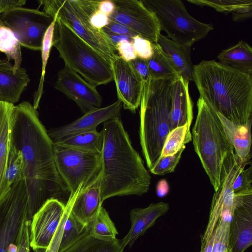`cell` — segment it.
I'll use <instances>...</instances> for the list:
<instances>
[{"instance_id":"obj_11","label":"cell","mask_w":252,"mask_h":252,"mask_svg":"<svg viewBox=\"0 0 252 252\" xmlns=\"http://www.w3.org/2000/svg\"><path fill=\"white\" fill-rule=\"evenodd\" d=\"M0 20L12 30L21 46L40 51L45 33L54 18L38 9L18 7L0 14Z\"/></svg>"},{"instance_id":"obj_22","label":"cell","mask_w":252,"mask_h":252,"mask_svg":"<svg viewBox=\"0 0 252 252\" xmlns=\"http://www.w3.org/2000/svg\"><path fill=\"white\" fill-rule=\"evenodd\" d=\"M216 113L239 160L246 164L251 163L252 120L245 125H238Z\"/></svg>"},{"instance_id":"obj_1","label":"cell","mask_w":252,"mask_h":252,"mask_svg":"<svg viewBox=\"0 0 252 252\" xmlns=\"http://www.w3.org/2000/svg\"><path fill=\"white\" fill-rule=\"evenodd\" d=\"M12 145L21 151L23 177L28 195V219L50 199L66 204L70 191L57 169L54 143L39 120L38 113L29 102L15 106Z\"/></svg>"},{"instance_id":"obj_41","label":"cell","mask_w":252,"mask_h":252,"mask_svg":"<svg viewBox=\"0 0 252 252\" xmlns=\"http://www.w3.org/2000/svg\"><path fill=\"white\" fill-rule=\"evenodd\" d=\"M252 189V166L244 168L234 181L233 189L234 193Z\"/></svg>"},{"instance_id":"obj_13","label":"cell","mask_w":252,"mask_h":252,"mask_svg":"<svg viewBox=\"0 0 252 252\" xmlns=\"http://www.w3.org/2000/svg\"><path fill=\"white\" fill-rule=\"evenodd\" d=\"M69 206L56 199L47 200L33 216L30 227V247L45 252Z\"/></svg>"},{"instance_id":"obj_28","label":"cell","mask_w":252,"mask_h":252,"mask_svg":"<svg viewBox=\"0 0 252 252\" xmlns=\"http://www.w3.org/2000/svg\"><path fill=\"white\" fill-rule=\"evenodd\" d=\"M124 249L118 239L101 240L94 238L88 233L62 252H123Z\"/></svg>"},{"instance_id":"obj_42","label":"cell","mask_w":252,"mask_h":252,"mask_svg":"<svg viewBox=\"0 0 252 252\" xmlns=\"http://www.w3.org/2000/svg\"><path fill=\"white\" fill-rule=\"evenodd\" d=\"M31 221L27 218L24 221L19 235L18 252H31L30 227Z\"/></svg>"},{"instance_id":"obj_4","label":"cell","mask_w":252,"mask_h":252,"mask_svg":"<svg viewBox=\"0 0 252 252\" xmlns=\"http://www.w3.org/2000/svg\"><path fill=\"white\" fill-rule=\"evenodd\" d=\"M178 76L163 80L150 79L143 83L140 104L139 137L142 153L150 170L160 156L170 132V114Z\"/></svg>"},{"instance_id":"obj_20","label":"cell","mask_w":252,"mask_h":252,"mask_svg":"<svg viewBox=\"0 0 252 252\" xmlns=\"http://www.w3.org/2000/svg\"><path fill=\"white\" fill-rule=\"evenodd\" d=\"M102 172L90 185L77 193L71 205L69 213L87 225L102 207Z\"/></svg>"},{"instance_id":"obj_27","label":"cell","mask_w":252,"mask_h":252,"mask_svg":"<svg viewBox=\"0 0 252 252\" xmlns=\"http://www.w3.org/2000/svg\"><path fill=\"white\" fill-rule=\"evenodd\" d=\"M154 53L147 61L151 79L163 80L179 75L173 64L158 43H153Z\"/></svg>"},{"instance_id":"obj_29","label":"cell","mask_w":252,"mask_h":252,"mask_svg":"<svg viewBox=\"0 0 252 252\" xmlns=\"http://www.w3.org/2000/svg\"><path fill=\"white\" fill-rule=\"evenodd\" d=\"M89 234L94 238L112 241L118 234L114 223L106 210L102 207L87 225Z\"/></svg>"},{"instance_id":"obj_43","label":"cell","mask_w":252,"mask_h":252,"mask_svg":"<svg viewBox=\"0 0 252 252\" xmlns=\"http://www.w3.org/2000/svg\"><path fill=\"white\" fill-rule=\"evenodd\" d=\"M116 51L119 56L126 62H130L137 58L133 47L132 42L128 40H123L115 46Z\"/></svg>"},{"instance_id":"obj_31","label":"cell","mask_w":252,"mask_h":252,"mask_svg":"<svg viewBox=\"0 0 252 252\" xmlns=\"http://www.w3.org/2000/svg\"><path fill=\"white\" fill-rule=\"evenodd\" d=\"M190 126L186 124L171 130L165 138L160 156L173 155L190 142Z\"/></svg>"},{"instance_id":"obj_18","label":"cell","mask_w":252,"mask_h":252,"mask_svg":"<svg viewBox=\"0 0 252 252\" xmlns=\"http://www.w3.org/2000/svg\"><path fill=\"white\" fill-rule=\"evenodd\" d=\"M15 106L0 101V202L10 188L7 182L6 172L12 145V133Z\"/></svg>"},{"instance_id":"obj_49","label":"cell","mask_w":252,"mask_h":252,"mask_svg":"<svg viewBox=\"0 0 252 252\" xmlns=\"http://www.w3.org/2000/svg\"><path fill=\"white\" fill-rule=\"evenodd\" d=\"M115 9V4L113 0H100L98 10L108 17L112 14Z\"/></svg>"},{"instance_id":"obj_48","label":"cell","mask_w":252,"mask_h":252,"mask_svg":"<svg viewBox=\"0 0 252 252\" xmlns=\"http://www.w3.org/2000/svg\"><path fill=\"white\" fill-rule=\"evenodd\" d=\"M26 0H0V15L16 7H22Z\"/></svg>"},{"instance_id":"obj_32","label":"cell","mask_w":252,"mask_h":252,"mask_svg":"<svg viewBox=\"0 0 252 252\" xmlns=\"http://www.w3.org/2000/svg\"><path fill=\"white\" fill-rule=\"evenodd\" d=\"M54 20L46 31L44 36L41 49L42 58V69L41 77L38 88L33 94V106L37 110L43 94V85L45 74L46 67L53 47L54 29L57 16L53 17Z\"/></svg>"},{"instance_id":"obj_47","label":"cell","mask_w":252,"mask_h":252,"mask_svg":"<svg viewBox=\"0 0 252 252\" xmlns=\"http://www.w3.org/2000/svg\"><path fill=\"white\" fill-rule=\"evenodd\" d=\"M109 17L98 10L91 16V25L95 29L101 30L107 26L110 22Z\"/></svg>"},{"instance_id":"obj_19","label":"cell","mask_w":252,"mask_h":252,"mask_svg":"<svg viewBox=\"0 0 252 252\" xmlns=\"http://www.w3.org/2000/svg\"><path fill=\"white\" fill-rule=\"evenodd\" d=\"M30 81L26 69L20 67L14 71L9 61L0 59V101L17 102Z\"/></svg>"},{"instance_id":"obj_51","label":"cell","mask_w":252,"mask_h":252,"mask_svg":"<svg viewBox=\"0 0 252 252\" xmlns=\"http://www.w3.org/2000/svg\"><path fill=\"white\" fill-rule=\"evenodd\" d=\"M169 191V186L167 181L162 179L158 182L156 186V193L159 197L166 195Z\"/></svg>"},{"instance_id":"obj_12","label":"cell","mask_w":252,"mask_h":252,"mask_svg":"<svg viewBox=\"0 0 252 252\" xmlns=\"http://www.w3.org/2000/svg\"><path fill=\"white\" fill-rule=\"evenodd\" d=\"M115 9L109 16L111 21L128 28L137 35L157 43L160 33L159 23L154 12L141 0H114Z\"/></svg>"},{"instance_id":"obj_6","label":"cell","mask_w":252,"mask_h":252,"mask_svg":"<svg viewBox=\"0 0 252 252\" xmlns=\"http://www.w3.org/2000/svg\"><path fill=\"white\" fill-rule=\"evenodd\" d=\"M53 46L59 52L65 65L94 86L106 85L113 80L111 61L57 17Z\"/></svg>"},{"instance_id":"obj_37","label":"cell","mask_w":252,"mask_h":252,"mask_svg":"<svg viewBox=\"0 0 252 252\" xmlns=\"http://www.w3.org/2000/svg\"><path fill=\"white\" fill-rule=\"evenodd\" d=\"M131 227L127 235L120 241L124 249L128 245L130 247L140 236L144 234L146 229V223L139 208L131 210L130 213Z\"/></svg>"},{"instance_id":"obj_14","label":"cell","mask_w":252,"mask_h":252,"mask_svg":"<svg viewBox=\"0 0 252 252\" xmlns=\"http://www.w3.org/2000/svg\"><path fill=\"white\" fill-rule=\"evenodd\" d=\"M252 244V189L234 193L228 252H244Z\"/></svg>"},{"instance_id":"obj_33","label":"cell","mask_w":252,"mask_h":252,"mask_svg":"<svg viewBox=\"0 0 252 252\" xmlns=\"http://www.w3.org/2000/svg\"><path fill=\"white\" fill-rule=\"evenodd\" d=\"M88 233L87 225L69 213L63 226L58 252H62L68 249Z\"/></svg>"},{"instance_id":"obj_25","label":"cell","mask_w":252,"mask_h":252,"mask_svg":"<svg viewBox=\"0 0 252 252\" xmlns=\"http://www.w3.org/2000/svg\"><path fill=\"white\" fill-rule=\"evenodd\" d=\"M189 2L200 6L212 7L223 13H231L233 20L242 22L252 17V0H189Z\"/></svg>"},{"instance_id":"obj_9","label":"cell","mask_w":252,"mask_h":252,"mask_svg":"<svg viewBox=\"0 0 252 252\" xmlns=\"http://www.w3.org/2000/svg\"><path fill=\"white\" fill-rule=\"evenodd\" d=\"M53 149L57 169L70 191V196L85 189L101 174V153L84 151L54 143Z\"/></svg>"},{"instance_id":"obj_17","label":"cell","mask_w":252,"mask_h":252,"mask_svg":"<svg viewBox=\"0 0 252 252\" xmlns=\"http://www.w3.org/2000/svg\"><path fill=\"white\" fill-rule=\"evenodd\" d=\"M122 106V103L118 99L106 107L93 109L67 125L47 131L48 135L54 143L70 135L96 130L100 123L120 117Z\"/></svg>"},{"instance_id":"obj_34","label":"cell","mask_w":252,"mask_h":252,"mask_svg":"<svg viewBox=\"0 0 252 252\" xmlns=\"http://www.w3.org/2000/svg\"><path fill=\"white\" fill-rule=\"evenodd\" d=\"M222 205L212 202L208 224L201 236V249L199 252H213L216 231L222 211Z\"/></svg>"},{"instance_id":"obj_46","label":"cell","mask_w":252,"mask_h":252,"mask_svg":"<svg viewBox=\"0 0 252 252\" xmlns=\"http://www.w3.org/2000/svg\"><path fill=\"white\" fill-rule=\"evenodd\" d=\"M69 213V211L68 210L63 217L52 240L45 252H58L59 247L63 232V226Z\"/></svg>"},{"instance_id":"obj_38","label":"cell","mask_w":252,"mask_h":252,"mask_svg":"<svg viewBox=\"0 0 252 252\" xmlns=\"http://www.w3.org/2000/svg\"><path fill=\"white\" fill-rule=\"evenodd\" d=\"M185 148L186 146L173 155L160 156L150 171L158 175H163L174 172Z\"/></svg>"},{"instance_id":"obj_35","label":"cell","mask_w":252,"mask_h":252,"mask_svg":"<svg viewBox=\"0 0 252 252\" xmlns=\"http://www.w3.org/2000/svg\"><path fill=\"white\" fill-rule=\"evenodd\" d=\"M232 214L228 210L222 211L216 231L213 252H228L229 229Z\"/></svg>"},{"instance_id":"obj_45","label":"cell","mask_w":252,"mask_h":252,"mask_svg":"<svg viewBox=\"0 0 252 252\" xmlns=\"http://www.w3.org/2000/svg\"><path fill=\"white\" fill-rule=\"evenodd\" d=\"M102 30L106 32L125 35L131 38L137 35L135 32L125 25L112 21H110V23Z\"/></svg>"},{"instance_id":"obj_3","label":"cell","mask_w":252,"mask_h":252,"mask_svg":"<svg viewBox=\"0 0 252 252\" xmlns=\"http://www.w3.org/2000/svg\"><path fill=\"white\" fill-rule=\"evenodd\" d=\"M192 81L200 97L215 112L238 125L252 120V75L204 60L193 65Z\"/></svg>"},{"instance_id":"obj_30","label":"cell","mask_w":252,"mask_h":252,"mask_svg":"<svg viewBox=\"0 0 252 252\" xmlns=\"http://www.w3.org/2000/svg\"><path fill=\"white\" fill-rule=\"evenodd\" d=\"M21 46L12 30L0 20V52L3 53L8 61L13 60V69L21 67L22 61Z\"/></svg>"},{"instance_id":"obj_26","label":"cell","mask_w":252,"mask_h":252,"mask_svg":"<svg viewBox=\"0 0 252 252\" xmlns=\"http://www.w3.org/2000/svg\"><path fill=\"white\" fill-rule=\"evenodd\" d=\"M103 143V132H98L96 130L75 133L54 142L76 149L98 154L101 152Z\"/></svg>"},{"instance_id":"obj_16","label":"cell","mask_w":252,"mask_h":252,"mask_svg":"<svg viewBox=\"0 0 252 252\" xmlns=\"http://www.w3.org/2000/svg\"><path fill=\"white\" fill-rule=\"evenodd\" d=\"M118 100L134 113L140 104L143 82L129 62L116 55L111 61Z\"/></svg>"},{"instance_id":"obj_50","label":"cell","mask_w":252,"mask_h":252,"mask_svg":"<svg viewBox=\"0 0 252 252\" xmlns=\"http://www.w3.org/2000/svg\"><path fill=\"white\" fill-rule=\"evenodd\" d=\"M109 41L112 44L115 49V46L119 42L123 40H128L132 42V38L125 35L116 34L112 33L105 32Z\"/></svg>"},{"instance_id":"obj_5","label":"cell","mask_w":252,"mask_h":252,"mask_svg":"<svg viewBox=\"0 0 252 252\" xmlns=\"http://www.w3.org/2000/svg\"><path fill=\"white\" fill-rule=\"evenodd\" d=\"M197 115L192 129L191 140L195 153L210 182L217 191L220 185L223 161L233 147L217 113L199 97Z\"/></svg>"},{"instance_id":"obj_2","label":"cell","mask_w":252,"mask_h":252,"mask_svg":"<svg viewBox=\"0 0 252 252\" xmlns=\"http://www.w3.org/2000/svg\"><path fill=\"white\" fill-rule=\"evenodd\" d=\"M102 131V201L116 196L147 193L151 176L133 147L120 118L104 122Z\"/></svg>"},{"instance_id":"obj_15","label":"cell","mask_w":252,"mask_h":252,"mask_svg":"<svg viewBox=\"0 0 252 252\" xmlns=\"http://www.w3.org/2000/svg\"><path fill=\"white\" fill-rule=\"evenodd\" d=\"M55 88L73 100L84 114L101 107L102 99L96 87L66 65L59 71Z\"/></svg>"},{"instance_id":"obj_7","label":"cell","mask_w":252,"mask_h":252,"mask_svg":"<svg viewBox=\"0 0 252 252\" xmlns=\"http://www.w3.org/2000/svg\"><path fill=\"white\" fill-rule=\"evenodd\" d=\"M100 0H39V7L52 16L63 21L77 35L99 53L111 61L116 50L104 32L91 24V15L98 10Z\"/></svg>"},{"instance_id":"obj_21","label":"cell","mask_w":252,"mask_h":252,"mask_svg":"<svg viewBox=\"0 0 252 252\" xmlns=\"http://www.w3.org/2000/svg\"><path fill=\"white\" fill-rule=\"evenodd\" d=\"M189 82L179 76L177 78L170 114V131L186 124L191 126L193 104L190 97Z\"/></svg>"},{"instance_id":"obj_36","label":"cell","mask_w":252,"mask_h":252,"mask_svg":"<svg viewBox=\"0 0 252 252\" xmlns=\"http://www.w3.org/2000/svg\"><path fill=\"white\" fill-rule=\"evenodd\" d=\"M24 161L22 152L13 145L9 153L6 172V180L11 188L15 183L24 179Z\"/></svg>"},{"instance_id":"obj_44","label":"cell","mask_w":252,"mask_h":252,"mask_svg":"<svg viewBox=\"0 0 252 252\" xmlns=\"http://www.w3.org/2000/svg\"><path fill=\"white\" fill-rule=\"evenodd\" d=\"M129 62L143 83L148 82L151 79L147 60L137 57Z\"/></svg>"},{"instance_id":"obj_39","label":"cell","mask_w":252,"mask_h":252,"mask_svg":"<svg viewBox=\"0 0 252 252\" xmlns=\"http://www.w3.org/2000/svg\"><path fill=\"white\" fill-rule=\"evenodd\" d=\"M139 211L145 219L147 230L155 224L156 220L165 215L169 210V205L164 202L152 203L144 208H139Z\"/></svg>"},{"instance_id":"obj_8","label":"cell","mask_w":252,"mask_h":252,"mask_svg":"<svg viewBox=\"0 0 252 252\" xmlns=\"http://www.w3.org/2000/svg\"><path fill=\"white\" fill-rule=\"evenodd\" d=\"M157 18L160 30L169 39L191 47L213 30L211 24L201 22L190 15L180 0H142Z\"/></svg>"},{"instance_id":"obj_24","label":"cell","mask_w":252,"mask_h":252,"mask_svg":"<svg viewBox=\"0 0 252 252\" xmlns=\"http://www.w3.org/2000/svg\"><path fill=\"white\" fill-rule=\"evenodd\" d=\"M217 58L221 63L252 76V49L243 40L222 50Z\"/></svg>"},{"instance_id":"obj_10","label":"cell","mask_w":252,"mask_h":252,"mask_svg":"<svg viewBox=\"0 0 252 252\" xmlns=\"http://www.w3.org/2000/svg\"><path fill=\"white\" fill-rule=\"evenodd\" d=\"M28 195L24 179L15 182L0 202V252H17L22 225L28 218Z\"/></svg>"},{"instance_id":"obj_40","label":"cell","mask_w":252,"mask_h":252,"mask_svg":"<svg viewBox=\"0 0 252 252\" xmlns=\"http://www.w3.org/2000/svg\"><path fill=\"white\" fill-rule=\"evenodd\" d=\"M132 44L137 58L148 61L152 56L153 43L138 35L132 37Z\"/></svg>"},{"instance_id":"obj_23","label":"cell","mask_w":252,"mask_h":252,"mask_svg":"<svg viewBox=\"0 0 252 252\" xmlns=\"http://www.w3.org/2000/svg\"><path fill=\"white\" fill-rule=\"evenodd\" d=\"M157 43L169 58L179 75L189 82L192 81L191 47L175 42L161 34Z\"/></svg>"}]
</instances>
